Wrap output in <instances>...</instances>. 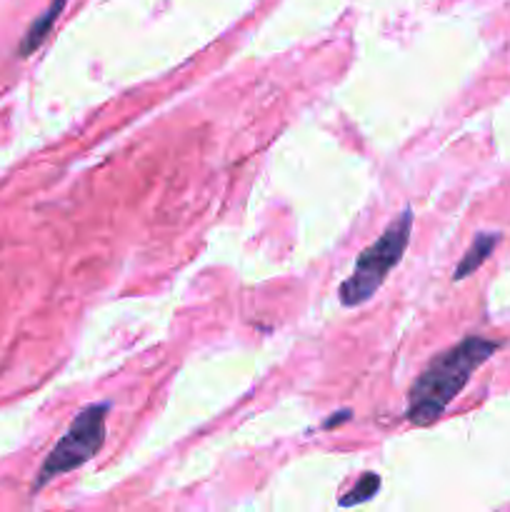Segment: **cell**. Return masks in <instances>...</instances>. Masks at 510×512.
Instances as JSON below:
<instances>
[{
    "mask_svg": "<svg viewBox=\"0 0 510 512\" xmlns=\"http://www.w3.org/2000/svg\"><path fill=\"white\" fill-rule=\"evenodd\" d=\"M345 420H350L348 410H343V413H340V415H333V418H330V420H325V428H333V425L345 423Z\"/></svg>",
    "mask_w": 510,
    "mask_h": 512,
    "instance_id": "7",
    "label": "cell"
},
{
    "mask_svg": "<svg viewBox=\"0 0 510 512\" xmlns=\"http://www.w3.org/2000/svg\"><path fill=\"white\" fill-rule=\"evenodd\" d=\"M410 228H413V213L410 208H405L400 218H395L385 228V233L360 253V258L355 260L353 275L340 285V303L345 308L368 303L378 293L390 270L403 260L405 248L410 243Z\"/></svg>",
    "mask_w": 510,
    "mask_h": 512,
    "instance_id": "2",
    "label": "cell"
},
{
    "mask_svg": "<svg viewBox=\"0 0 510 512\" xmlns=\"http://www.w3.org/2000/svg\"><path fill=\"white\" fill-rule=\"evenodd\" d=\"M498 243H500V233L475 235V240L470 243V248L465 250L463 258H460L458 268H455L453 280H463V278H468V275H473L475 270H478L480 265L490 258V253H493L495 245Z\"/></svg>",
    "mask_w": 510,
    "mask_h": 512,
    "instance_id": "5",
    "label": "cell"
},
{
    "mask_svg": "<svg viewBox=\"0 0 510 512\" xmlns=\"http://www.w3.org/2000/svg\"><path fill=\"white\" fill-rule=\"evenodd\" d=\"M108 410L110 403H93L85 405L75 415L70 428L65 430L63 438L55 443L45 463L40 465L33 483V495L40 493L48 483H53L55 478L70 473V470H78L80 465L95 458V453H100L105 443V418H108Z\"/></svg>",
    "mask_w": 510,
    "mask_h": 512,
    "instance_id": "3",
    "label": "cell"
},
{
    "mask_svg": "<svg viewBox=\"0 0 510 512\" xmlns=\"http://www.w3.org/2000/svg\"><path fill=\"white\" fill-rule=\"evenodd\" d=\"M380 490V478L375 473H365L363 478L358 480V485H355L353 490H350V495H345L343 500H340V508H353V505H363L368 503V500H373L375 495H378Z\"/></svg>",
    "mask_w": 510,
    "mask_h": 512,
    "instance_id": "6",
    "label": "cell"
},
{
    "mask_svg": "<svg viewBox=\"0 0 510 512\" xmlns=\"http://www.w3.org/2000/svg\"><path fill=\"white\" fill-rule=\"evenodd\" d=\"M63 8H65V0H53V3L48 5V10H45V13L40 15V18H35V23L30 25L28 33L23 35V40H20V45H18V55H20V58H28V55H33L35 50H38L40 45H43V40L48 38L50 28H53V25H55L58 15L63 13Z\"/></svg>",
    "mask_w": 510,
    "mask_h": 512,
    "instance_id": "4",
    "label": "cell"
},
{
    "mask_svg": "<svg viewBox=\"0 0 510 512\" xmlns=\"http://www.w3.org/2000/svg\"><path fill=\"white\" fill-rule=\"evenodd\" d=\"M500 348L498 340L470 338L460 340L458 345L448 348L445 353L435 355L428 368L415 378L408 395V420L415 425H430L445 413L455 395L470 383L475 370L495 355Z\"/></svg>",
    "mask_w": 510,
    "mask_h": 512,
    "instance_id": "1",
    "label": "cell"
}]
</instances>
